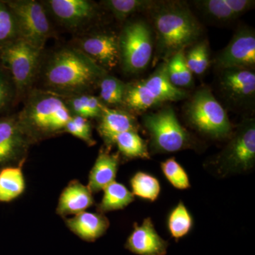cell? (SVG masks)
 Returning a JSON list of instances; mask_svg holds the SVG:
<instances>
[{"label": "cell", "instance_id": "6da1fadb", "mask_svg": "<svg viewBox=\"0 0 255 255\" xmlns=\"http://www.w3.org/2000/svg\"><path fill=\"white\" fill-rule=\"evenodd\" d=\"M147 13L155 33L157 60L168 61L178 52L200 41L202 26L187 3L156 1Z\"/></svg>", "mask_w": 255, "mask_h": 255}, {"label": "cell", "instance_id": "7a4b0ae2", "mask_svg": "<svg viewBox=\"0 0 255 255\" xmlns=\"http://www.w3.org/2000/svg\"><path fill=\"white\" fill-rule=\"evenodd\" d=\"M107 70L78 48H65L53 55L45 70V81L52 91L81 95L100 83Z\"/></svg>", "mask_w": 255, "mask_h": 255}, {"label": "cell", "instance_id": "3957f363", "mask_svg": "<svg viewBox=\"0 0 255 255\" xmlns=\"http://www.w3.org/2000/svg\"><path fill=\"white\" fill-rule=\"evenodd\" d=\"M72 114L66 103L53 92L35 91L17 116L31 139L64 130Z\"/></svg>", "mask_w": 255, "mask_h": 255}, {"label": "cell", "instance_id": "277c9868", "mask_svg": "<svg viewBox=\"0 0 255 255\" xmlns=\"http://www.w3.org/2000/svg\"><path fill=\"white\" fill-rule=\"evenodd\" d=\"M189 124L211 138L223 140L231 137L233 126L226 110L208 87L199 89L185 107Z\"/></svg>", "mask_w": 255, "mask_h": 255}, {"label": "cell", "instance_id": "5b68a950", "mask_svg": "<svg viewBox=\"0 0 255 255\" xmlns=\"http://www.w3.org/2000/svg\"><path fill=\"white\" fill-rule=\"evenodd\" d=\"M142 124L150 135L153 152L171 153L195 145L194 137L179 123L172 107L145 114Z\"/></svg>", "mask_w": 255, "mask_h": 255}, {"label": "cell", "instance_id": "8992f818", "mask_svg": "<svg viewBox=\"0 0 255 255\" xmlns=\"http://www.w3.org/2000/svg\"><path fill=\"white\" fill-rule=\"evenodd\" d=\"M155 38L150 25L142 19L125 25L119 36L120 64L127 73H142L153 54Z\"/></svg>", "mask_w": 255, "mask_h": 255}, {"label": "cell", "instance_id": "52a82bcc", "mask_svg": "<svg viewBox=\"0 0 255 255\" xmlns=\"http://www.w3.org/2000/svg\"><path fill=\"white\" fill-rule=\"evenodd\" d=\"M214 161L218 173L225 177L251 170L255 164V121L244 119Z\"/></svg>", "mask_w": 255, "mask_h": 255}, {"label": "cell", "instance_id": "ba28073f", "mask_svg": "<svg viewBox=\"0 0 255 255\" xmlns=\"http://www.w3.org/2000/svg\"><path fill=\"white\" fill-rule=\"evenodd\" d=\"M41 52L20 38L0 48V60L11 74L18 92L23 91L33 81Z\"/></svg>", "mask_w": 255, "mask_h": 255}, {"label": "cell", "instance_id": "9c48e42d", "mask_svg": "<svg viewBox=\"0 0 255 255\" xmlns=\"http://www.w3.org/2000/svg\"><path fill=\"white\" fill-rule=\"evenodd\" d=\"M14 14L18 38L41 50L50 33L44 7L33 0L4 1Z\"/></svg>", "mask_w": 255, "mask_h": 255}, {"label": "cell", "instance_id": "30bf717a", "mask_svg": "<svg viewBox=\"0 0 255 255\" xmlns=\"http://www.w3.org/2000/svg\"><path fill=\"white\" fill-rule=\"evenodd\" d=\"M219 71V92L229 106L240 110H248L254 106V69L230 68Z\"/></svg>", "mask_w": 255, "mask_h": 255}, {"label": "cell", "instance_id": "8fae6325", "mask_svg": "<svg viewBox=\"0 0 255 255\" xmlns=\"http://www.w3.org/2000/svg\"><path fill=\"white\" fill-rule=\"evenodd\" d=\"M214 65L219 70L230 68L254 69V29L248 26L238 28L227 46L215 57Z\"/></svg>", "mask_w": 255, "mask_h": 255}, {"label": "cell", "instance_id": "7c38bea8", "mask_svg": "<svg viewBox=\"0 0 255 255\" xmlns=\"http://www.w3.org/2000/svg\"><path fill=\"white\" fill-rule=\"evenodd\" d=\"M31 137L18 121V117L0 118V167L15 162L24 154Z\"/></svg>", "mask_w": 255, "mask_h": 255}, {"label": "cell", "instance_id": "4fadbf2b", "mask_svg": "<svg viewBox=\"0 0 255 255\" xmlns=\"http://www.w3.org/2000/svg\"><path fill=\"white\" fill-rule=\"evenodd\" d=\"M192 2L206 21L217 25L234 22L255 4L253 0H197Z\"/></svg>", "mask_w": 255, "mask_h": 255}, {"label": "cell", "instance_id": "5bb4252c", "mask_svg": "<svg viewBox=\"0 0 255 255\" xmlns=\"http://www.w3.org/2000/svg\"><path fill=\"white\" fill-rule=\"evenodd\" d=\"M79 45V50L107 71L120 63L119 36L114 33H96L84 38Z\"/></svg>", "mask_w": 255, "mask_h": 255}, {"label": "cell", "instance_id": "9a60e30c", "mask_svg": "<svg viewBox=\"0 0 255 255\" xmlns=\"http://www.w3.org/2000/svg\"><path fill=\"white\" fill-rule=\"evenodd\" d=\"M168 246V242L160 237L150 218L144 219L140 225L134 224L125 245L126 249L137 255H166Z\"/></svg>", "mask_w": 255, "mask_h": 255}, {"label": "cell", "instance_id": "2e32d148", "mask_svg": "<svg viewBox=\"0 0 255 255\" xmlns=\"http://www.w3.org/2000/svg\"><path fill=\"white\" fill-rule=\"evenodd\" d=\"M50 10L60 22L69 28H77L95 17L97 7L87 0H50Z\"/></svg>", "mask_w": 255, "mask_h": 255}, {"label": "cell", "instance_id": "e0dca14e", "mask_svg": "<svg viewBox=\"0 0 255 255\" xmlns=\"http://www.w3.org/2000/svg\"><path fill=\"white\" fill-rule=\"evenodd\" d=\"M137 128L136 119L131 114L104 105L98 131L109 148L114 145L119 134L130 130L137 131Z\"/></svg>", "mask_w": 255, "mask_h": 255}, {"label": "cell", "instance_id": "ac0fdd59", "mask_svg": "<svg viewBox=\"0 0 255 255\" xmlns=\"http://www.w3.org/2000/svg\"><path fill=\"white\" fill-rule=\"evenodd\" d=\"M72 232L87 242H95L105 234L110 223L105 215L100 213L83 211L66 221Z\"/></svg>", "mask_w": 255, "mask_h": 255}, {"label": "cell", "instance_id": "d6986e66", "mask_svg": "<svg viewBox=\"0 0 255 255\" xmlns=\"http://www.w3.org/2000/svg\"><path fill=\"white\" fill-rule=\"evenodd\" d=\"M95 203L92 193L87 186L78 181H72L60 194L57 214L65 216L86 211Z\"/></svg>", "mask_w": 255, "mask_h": 255}, {"label": "cell", "instance_id": "ffe728a7", "mask_svg": "<svg viewBox=\"0 0 255 255\" xmlns=\"http://www.w3.org/2000/svg\"><path fill=\"white\" fill-rule=\"evenodd\" d=\"M141 82L160 104L177 102L187 98V91L184 89L177 88L169 81L166 62L159 63L155 71Z\"/></svg>", "mask_w": 255, "mask_h": 255}, {"label": "cell", "instance_id": "44dd1931", "mask_svg": "<svg viewBox=\"0 0 255 255\" xmlns=\"http://www.w3.org/2000/svg\"><path fill=\"white\" fill-rule=\"evenodd\" d=\"M119 166L118 154H111L109 151H101L89 176L87 187L92 194L104 190L109 184L115 181Z\"/></svg>", "mask_w": 255, "mask_h": 255}, {"label": "cell", "instance_id": "7402d4cb", "mask_svg": "<svg viewBox=\"0 0 255 255\" xmlns=\"http://www.w3.org/2000/svg\"><path fill=\"white\" fill-rule=\"evenodd\" d=\"M103 191V197L98 206L100 214L124 209L135 200L131 191L124 184L116 181L109 184Z\"/></svg>", "mask_w": 255, "mask_h": 255}, {"label": "cell", "instance_id": "603a6c76", "mask_svg": "<svg viewBox=\"0 0 255 255\" xmlns=\"http://www.w3.org/2000/svg\"><path fill=\"white\" fill-rule=\"evenodd\" d=\"M25 179L21 167H8L0 171V201L9 202L25 190Z\"/></svg>", "mask_w": 255, "mask_h": 255}, {"label": "cell", "instance_id": "cb8c5ba5", "mask_svg": "<svg viewBox=\"0 0 255 255\" xmlns=\"http://www.w3.org/2000/svg\"><path fill=\"white\" fill-rule=\"evenodd\" d=\"M119 152L127 159L150 158L147 142L137 131L130 130L119 134L114 140Z\"/></svg>", "mask_w": 255, "mask_h": 255}, {"label": "cell", "instance_id": "d4e9b609", "mask_svg": "<svg viewBox=\"0 0 255 255\" xmlns=\"http://www.w3.org/2000/svg\"><path fill=\"white\" fill-rule=\"evenodd\" d=\"M194 219L189 210L182 201L169 211L167 219V227L170 236L179 241L187 236L192 230Z\"/></svg>", "mask_w": 255, "mask_h": 255}, {"label": "cell", "instance_id": "484cf974", "mask_svg": "<svg viewBox=\"0 0 255 255\" xmlns=\"http://www.w3.org/2000/svg\"><path fill=\"white\" fill-rule=\"evenodd\" d=\"M123 105L129 110L142 112L160 105L141 81L127 85Z\"/></svg>", "mask_w": 255, "mask_h": 255}, {"label": "cell", "instance_id": "4316f807", "mask_svg": "<svg viewBox=\"0 0 255 255\" xmlns=\"http://www.w3.org/2000/svg\"><path fill=\"white\" fill-rule=\"evenodd\" d=\"M131 192L143 200L154 202L158 199L161 185L157 177L146 172L139 171L130 180Z\"/></svg>", "mask_w": 255, "mask_h": 255}, {"label": "cell", "instance_id": "83f0119b", "mask_svg": "<svg viewBox=\"0 0 255 255\" xmlns=\"http://www.w3.org/2000/svg\"><path fill=\"white\" fill-rule=\"evenodd\" d=\"M151 0H107L102 4L120 21L127 19L132 15L147 12L155 4Z\"/></svg>", "mask_w": 255, "mask_h": 255}, {"label": "cell", "instance_id": "f1b7e54d", "mask_svg": "<svg viewBox=\"0 0 255 255\" xmlns=\"http://www.w3.org/2000/svg\"><path fill=\"white\" fill-rule=\"evenodd\" d=\"M166 63L169 81L174 86L183 89L193 85V74L186 63L184 50L178 52Z\"/></svg>", "mask_w": 255, "mask_h": 255}, {"label": "cell", "instance_id": "f546056e", "mask_svg": "<svg viewBox=\"0 0 255 255\" xmlns=\"http://www.w3.org/2000/svg\"><path fill=\"white\" fill-rule=\"evenodd\" d=\"M73 115L80 116L87 119L100 118L104 104L95 96L76 95L70 97L66 103Z\"/></svg>", "mask_w": 255, "mask_h": 255}, {"label": "cell", "instance_id": "4dcf8cb0", "mask_svg": "<svg viewBox=\"0 0 255 255\" xmlns=\"http://www.w3.org/2000/svg\"><path fill=\"white\" fill-rule=\"evenodd\" d=\"M185 60L191 73L201 75L205 73L211 64L207 40H200L191 46L190 49L185 53Z\"/></svg>", "mask_w": 255, "mask_h": 255}, {"label": "cell", "instance_id": "1f68e13d", "mask_svg": "<svg viewBox=\"0 0 255 255\" xmlns=\"http://www.w3.org/2000/svg\"><path fill=\"white\" fill-rule=\"evenodd\" d=\"M100 99L104 105H123L127 85L119 79L106 75L100 80Z\"/></svg>", "mask_w": 255, "mask_h": 255}, {"label": "cell", "instance_id": "d6a6232c", "mask_svg": "<svg viewBox=\"0 0 255 255\" xmlns=\"http://www.w3.org/2000/svg\"><path fill=\"white\" fill-rule=\"evenodd\" d=\"M160 167L167 180L176 189L184 190L191 187L187 172L174 157L161 162Z\"/></svg>", "mask_w": 255, "mask_h": 255}, {"label": "cell", "instance_id": "836d02e7", "mask_svg": "<svg viewBox=\"0 0 255 255\" xmlns=\"http://www.w3.org/2000/svg\"><path fill=\"white\" fill-rule=\"evenodd\" d=\"M17 38L14 14L4 1H0V48Z\"/></svg>", "mask_w": 255, "mask_h": 255}, {"label": "cell", "instance_id": "e575fe53", "mask_svg": "<svg viewBox=\"0 0 255 255\" xmlns=\"http://www.w3.org/2000/svg\"><path fill=\"white\" fill-rule=\"evenodd\" d=\"M64 130L73 136L81 139L88 145H94L95 144L92 137L91 124L86 118L80 116H72Z\"/></svg>", "mask_w": 255, "mask_h": 255}, {"label": "cell", "instance_id": "d590c367", "mask_svg": "<svg viewBox=\"0 0 255 255\" xmlns=\"http://www.w3.org/2000/svg\"><path fill=\"white\" fill-rule=\"evenodd\" d=\"M13 99L12 83L0 66V111L4 110Z\"/></svg>", "mask_w": 255, "mask_h": 255}]
</instances>
